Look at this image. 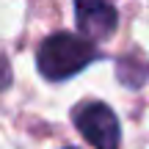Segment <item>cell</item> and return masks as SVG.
Returning a JSON list of instances; mask_svg holds the SVG:
<instances>
[{"label": "cell", "mask_w": 149, "mask_h": 149, "mask_svg": "<svg viewBox=\"0 0 149 149\" xmlns=\"http://www.w3.org/2000/svg\"><path fill=\"white\" fill-rule=\"evenodd\" d=\"M69 149H72V146H69Z\"/></svg>", "instance_id": "5b68a950"}, {"label": "cell", "mask_w": 149, "mask_h": 149, "mask_svg": "<svg viewBox=\"0 0 149 149\" xmlns=\"http://www.w3.org/2000/svg\"><path fill=\"white\" fill-rule=\"evenodd\" d=\"M8 80H11V72H8V61L0 55V91L8 86Z\"/></svg>", "instance_id": "277c9868"}, {"label": "cell", "mask_w": 149, "mask_h": 149, "mask_svg": "<svg viewBox=\"0 0 149 149\" xmlns=\"http://www.w3.org/2000/svg\"><path fill=\"white\" fill-rule=\"evenodd\" d=\"M74 124L94 149H119V119L105 102H86L74 111Z\"/></svg>", "instance_id": "7a4b0ae2"}, {"label": "cell", "mask_w": 149, "mask_h": 149, "mask_svg": "<svg viewBox=\"0 0 149 149\" xmlns=\"http://www.w3.org/2000/svg\"><path fill=\"white\" fill-rule=\"evenodd\" d=\"M77 28L88 39H108L116 31V8L111 0H74Z\"/></svg>", "instance_id": "3957f363"}, {"label": "cell", "mask_w": 149, "mask_h": 149, "mask_svg": "<svg viewBox=\"0 0 149 149\" xmlns=\"http://www.w3.org/2000/svg\"><path fill=\"white\" fill-rule=\"evenodd\" d=\"M97 58V47L88 36L53 33L39 47V72L47 80H66Z\"/></svg>", "instance_id": "6da1fadb"}]
</instances>
